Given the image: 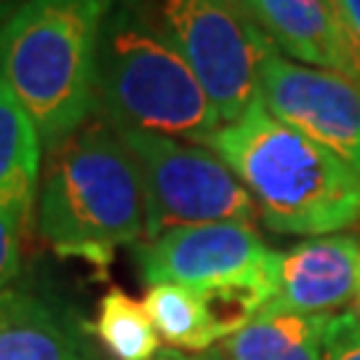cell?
<instances>
[{
	"label": "cell",
	"instance_id": "obj_1",
	"mask_svg": "<svg viewBox=\"0 0 360 360\" xmlns=\"http://www.w3.org/2000/svg\"><path fill=\"white\" fill-rule=\"evenodd\" d=\"M278 235H334L360 221V171L278 120L262 99L206 142Z\"/></svg>",
	"mask_w": 360,
	"mask_h": 360
},
{
	"label": "cell",
	"instance_id": "obj_2",
	"mask_svg": "<svg viewBox=\"0 0 360 360\" xmlns=\"http://www.w3.org/2000/svg\"><path fill=\"white\" fill-rule=\"evenodd\" d=\"M38 232L59 257L110 264L117 245L147 238V206L134 155L115 126L94 115L49 150L38 190Z\"/></svg>",
	"mask_w": 360,
	"mask_h": 360
},
{
	"label": "cell",
	"instance_id": "obj_3",
	"mask_svg": "<svg viewBox=\"0 0 360 360\" xmlns=\"http://www.w3.org/2000/svg\"><path fill=\"white\" fill-rule=\"evenodd\" d=\"M96 115L115 129L206 144L221 117L155 11V0H112L96 51Z\"/></svg>",
	"mask_w": 360,
	"mask_h": 360
},
{
	"label": "cell",
	"instance_id": "obj_4",
	"mask_svg": "<svg viewBox=\"0 0 360 360\" xmlns=\"http://www.w3.org/2000/svg\"><path fill=\"white\" fill-rule=\"evenodd\" d=\"M112 0H25L0 22V75L46 150L96 115V51Z\"/></svg>",
	"mask_w": 360,
	"mask_h": 360
},
{
	"label": "cell",
	"instance_id": "obj_5",
	"mask_svg": "<svg viewBox=\"0 0 360 360\" xmlns=\"http://www.w3.org/2000/svg\"><path fill=\"white\" fill-rule=\"evenodd\" d=\"M136 160L147 206V240L176 227L259 219L257 200L211 147L153 131L117 129Z\"/></svg>",
	"mask_w": 360,
	"mask_h": 360
},
{
	"label": "cell",
	"instance_id": "obj_6",
	"mask_svg": "<svg viewBox=\"0 0 360 360\" xmlns=\"http://www.w3.org/2000/svg\"><path fill=\"white\" fill-rule=\"evenodd\" d=\"M168 38L200 80L221 126L259 99V67L281 53L240 0H155Z\"/></svg>",
	"mask_w": 360,
	"mask_h": 360
},
{
	"label": "cell",
	"instance_id": "obj_7",
	"mask_svg": "<svg viewBox=\"0 0 360 360\" xmlns=\"http://www.w3.org/2000/svg\"><path fill=\"white\" fill-rule=\"evenodd\" d=\"M259 99L278 120L360 171V83L272 53L259 67Z\"/></svg>",
	"mask_w": 360,
	"mask_h": 360
},
{
	"label": "cell",
	"instance_id": "obj_8",
	"mask_svg": "<svg viewBox=\"0 0 360 360\" xmlns=\"http://www.w3.org/2000/svg\"><path fill=\"white\" fill-rule=\"evenodd\" d=\"M275 251L254 224L214 221L176 227L136 245L139 272L150 285L179 283L190 288L232 283L270 270Z\"/></svg>",
	"mask_w": 360,
	"mask_h": 360
},
{
	"label": "cell",
	"instance_id": "obj_9",
	"mask_svg": "<svg viewBox=\"0 0 360 360\" xmlns=\"http://www.w3.org/2000/svg\"><path fill=\"white\" fill-rule=\"evenodd\" d=\"M272 278L275 294L262 312L331 315L358 299L360 240L345 232L304 238L275 254Z\"/></svg>",
	"mask_w": 360,
	"mask_h": 360
},
{
	"label": "cell",
	"instance_id": "obj_10",
	"mask_svg": "<svg viewBox=\"0 0 360 360\" xmlns=\"http://www.w3.org/2000/svg\"><path fill=\"white\" fill-rule=\"evenodd\" d=\"M0 360H96L83 323L62 302L38 294L0 299Z\"/></svg>",
	"mask_w": 360,
	"mask_h": 360
},
{
	"label": "cell",
	"instance_id": "obj_11",
	"mask_svg": "<svg viewBox=\"0 0 360 360\" xmlns=\"http://www.w3.org/2000/svg\"><path fill=\"white\" fill-rule=\"evenodd\" d=\"M275 49L291 62L347 75V59L326 0H240ZM349 77V75H347Z\"/></svg>",
	"mask_w": 360,
	"mask_h": 360
},
{
	"label": "cell",
	"instance_id": "obj_12",
	"mask_svg": "<svg viewBox=\"0 0 360 360\" xmlns=\"http://www.w3.org/2000/svg\"><path fill=\"white\" fill-rule=\"evenodd\" d=\"M43 139L27 107L0 75V206L30 227L43 176Z\"/></svg>",
	"mask_w": 360,
	"mask_h": 360
},
{
	"label": "cell",
	"instance_id": "obj_13",
	"mask_svg": "<svg viewBox=\"0 0 360 360\" xmlns=\"http://www.w3.org/2000/svg\"><path fill=\"white\" fill-rule=\"evenodd\" d=\"M334 315L259 312L221 342V360H326V331Z\"/></svg>",
	"mask_w": 360,
	"mask_h": 360
},
{
	"label": "cell",
	"instance_id": "obj_14",
	"mask_svg": "<svg viewBox=\"0 0 360 360\" xmlns=\"http://www.w3.org/2000/svg\"><path fill=\"white\" fill-rule=\"evenodd\" d=\"M144 307L158 336L181 352H206L217 345V331L198 288L179 283L150 285Z\"/></svg>",
	"mask_w": 360,
	"mask_h": 360
},
{
	"label": "cell",
	"instance_id": "obj_15",
	"mask_svg": "<svg viewBox=\"0 0 360 360\" xmlns=\"http://www.w3.org/2000/svg\"><path fill=\"white\" fill-rule=\"evenodd\" d=\"M96 339L115 360H153L160 352V336L144 302L120 288H110L99 302Z\"/></svg>",
	"mask_w": 360,
	"mask_h": 360
},
{
	"label": "cell",
	"instance_id": "obj_16",
	"mask_svg": "<svg viewBox=\"0 0 360 360\" xmlns=\"http://www.w3.org/2000/svg\"><path fill=\"white\" fill-rule=\"evenodd\" d=\"M27 221L0 206V299L11 294L13 281L22 272V238Z\"/></svg>",
	"mask_w": 360,
	"mask_h": 360
},
{
	"label": "cell",
	"instance_id": "obj_17",
	"mask_svg": "<svg viewBox=\"0 0 360 360\" xmlns=\"http://www.w3.org/2000/svg\"><path fill=\"white\" fill-rule=\"evenodd\" d=\"M326 8L347 59V75L360 83V0H326Z\"/></svg>",
	"mask_w": 360,
	"mask_h": 360
},
{
	"label": "cell",
	"instance_id": "obj_18",
	"mask_svg": "<svg viewBox=\"0 0 360 360\" xmlns=\"http://www.w3.org/2000/svg\"><path fill=\"white\" fill-rule=\"evenodd\" d=\"M326 360H360V315H334L326 331Z\"/></svg>",
	"mask_w": 360,
	"mask_h": 360
},
{
	"label": "cell",
	"instance_id": "obj_19",
	"mask_svg": "<svg viewBox=\"0 0 360 360\" xmlns=\"http://www.w3.org/2000/svg\"><path fill=\"white\" fill-rule=\"evenodd\" d=\"M153 360H221V358H219V352H214V355H198V352H181V349H174V347H163Z\"/></svg>",
	"mask_w": 360,
	"mask_h": 360
},
{
	"label": "cell",
	"instance_id": "obj_20",
	"mask_svg": "<svg viewBox=\"0 0 360 360\" xmlns=\"http://www.w3.org/2000/svg\"><path fill=\"white\" fill-rule=\"evenodd\" d=\"M22 3H25V0H0V22H6Z\"/></svg>",
	"mask_w": 360,
	"mask_h": 360
},
{
	"label": "cell",
	"instance_id": "obj_21",
	"mask_svg": "<svg viewBox=\"0 0 360 360\" xmlns=\"http://www.w3.org/2000/svg\"><path fill=\"white\" fill-rule=\"evenodd\" d=\"M358 315H360V291H358Z\"/></svg>",
	"mask_w": 360,
	"mask_h": 360
}]
</instances>
